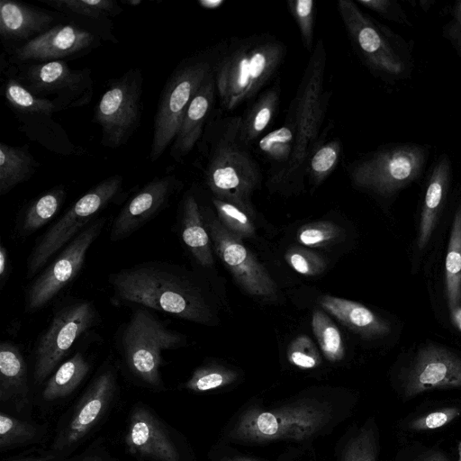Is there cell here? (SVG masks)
<instances>
[{"label": "cell", "mask_w": 461, "mask_h": 461, "mask_svg": "<svg viewBox=\"0 0 461 461\" xmlns=\"http://www.w3.org/2000/svg\"><path fill=\"white\" fill-rule=\"evenodd\" d=\"M107 281L114 307H143L187 321H212V309L201 284L177 264L140 262L110 273Z\"/></svg>", "instance_id": "1"}, {"label": "cell", "mask_w": 461, "mask_h": 461, "mask_svg": "<svg viewBox=\"0 0 461 461\" xmlns=\"http://www.w3.org/2000/svg\"><path fill=\"white\" fill-rule=\"evenodd\" d=\"M341 418L334 401L303 395L268 409L248 405L227 425L223 436L227 441L244 444L307 442L327 433Z\"/></svg>", "instance_id": "2"}, {"label": "cell", "mask_w": 461, "mask_h": 461, "mask_svg": "<svg viewBox=\"0 0 461 461\" xmlns=\"http://www.w3.org/2000/svg\"><path fill=\"white\" fill-rule=\"evenodd\" d=\"M241 116L212 113L197 143L204 182L215 198L251 213V195L261 180L258 162L240 140Z\"/></svg>", "instance_id": "3"}, {"label": "cell", "mask_w": 461, "mask_h": 461, "mask_svg": "<svg viewBox=\"0 0 461 461\" xmlns=\"http://www.w3.org/2000/svg\"><path fill=\"white\" fill-rule=\"evenodd\" d=\"M327 52L321 39L315 43L286 118L295 125V144L289 162L271 170L268 184L275 188L301 187L306 176L309 158L318 146L330 92L324 90Z\"/></svg>", "instance_id": "4"}, {"label": "cell", "mask_w": 461, "mask_h": 461, "mask_svg": "<svg viewBox=\"0 0 461 461\" xmlns=\"http://www.w3.org/2000/svg\"><path fill=\"white\" fill-rule=\"evenodd\" d=\"M285 45L268 34L234 38L215 50L214 77L221 107L232 111L254 97L285 59Z\"/></svg>", "instance_id": "5"}, {"label": "cell", "mask_w": 461, "mask_h": 461, "mask_svg": "<svg viewBox=\"0 0 461 461\" xmlns=\"http://www.w3.org/2000/svg\"><path fill=\"white\" fill-rule=\"evenodd\" d=\"M338 11L356 52L375 77L389 86L411 77L412 41L364 13L357 2L339 0Z\"/></svg>", "instance_id": "6"}, {"label": "cell", "mask_w": 461, "mask_h": 461, "mask_svg": "<svg viewBox=\"0 0 461 461\" xmlns=\"http://www.w3.org/2000/svg\"><path fill=\"white\" fill-rule=\"evenodd\" d=\"M131 309L129 318L119 325L113 335V346L121 362L134 378L149 387L160 388L163 386L162 353L186 345V337L170 329L151 310Z\"/></svg>", "instance_id": "7"}, {"label": "cell", "mask_w": 461, "mask_h": 461, "mask_svg": "<svg viewBox=\"0 0 461 461\" xmlns=\"http://www.w3.org/2000/svg\"><path fill=\"white\" fill-rule=\"evenodd\" d=\"M430 152L428 143H384L349 163L348 174L356 188L389 199L421 179Z\"/></svg>", "instance_id": "8"}, {"label": "cell", "mask_w": 461, "mask_h": 461, "mask_svg": "<svg viewBox=\"0 0 461 461\" xmlns=\"http://www.w3.org/2000/svg\"><path fill=\"white\" fill-rule=\"evenodd\" d=\"M123 176L113 175L92 186L40 235L25 264V278L32 280L73 239L111 203L122 201L128 193L123 190Z\"/></svg>", "instance_id": "9"}, {"label": "cell", "mask_w": 461, "mask_h": 461, "mask_svg": "<svg viewBox=\"0 0 461 461\" xmlns=\"http://www.w3.org/2000/svg\"><path fill=\"white\" fill-rule=\"evenodd\" d=\"M101 314L94 301L68 297L53 308L47 326L33 347V380L47 379L83 338L101 324Z\"/></svg>", "instance_id": "10"}, {"label": "cell", "mask_w": 461, "mask_h": 461, "mask_svg": "<svg viewBox=\"0 0 461 461\" xmlns=\"http://www.w3.org/2000/svg\"><path fill=\"white\" fill-rule=\"evenodd\" d=\"M214 60L215 50L199 52L183 59L167 77L154 119L151 162L157 161L173 142L191 100L213 72Z\"/></svg>", "instance_id": "11"}, {"label": "cell", "mask_w": 461, "mask_h": 461, "mask_svg": "<svg viewBox=\"0 0 461 461\" xmlns=\"http://www.w3.org/2000/svg\"><path fill=\"white\" fill-rule=\"evenodd\" d=\"M7 75L17 79L35 96L50 101L58 112L83 107L93 98L91 69H73L67 61L12 65Z\"/></svg>", "instance_id": "12"}, {"label": "cell", "mask_w": 461, "mask_h": 461, "mask_svg": "<svg viewBox=\"0 0 461 461\" xmlns=\"http://www.w3.org/2000/svg\"><path fill=\"white\" fill-rule=\"evenodd\" d=\"M106 222L105 216L94 220L30 281L24 291L26 313L33 314L48 306L77 278Z\"/></svg>", "instance_id": "13"}, {"label": "cell", "mask_w": 461, "mask_h": 461, "mask_svg": "<svg viewBox=\"0 0 461 461\" xmlns=\"http://www.w3.org/2000/svg\"><path fill=\"white\" fill-rule=\"evenodd\" d=\"M143 82L141 70L134 68L108 83L94 111L104 147L118 149L125 145L139 128Z\"/></svg>", "instance_id": "14"}, {"label": "cell", "mask_w": 461, "mask_h": 461, "mask_svg": "<svg viewBox=\"0 0 461 461\" xmlns=\"http://www.w3.org/2000/svg\"><path fill=\"white\" fill-rule=\"evenodd\" d=\"M3 95L18 121L19 130L28 139L57 154L77 153L65 129L54 120L58 109L50 101L35 96L9 75L3 86Z\"/></svg>", "instance_id": "15"}, {"label": "cell", "mask_w": 461, "mask_h": 461, "mask_svg": "<svg viewBox=\"0 0 461 461\" xmlns=\"http://www.w3.org/2000/svg\"><path fill=\"white\" fill-rule=\"evenodd\" d=\"M200 206L213 249L237 283L251 295L275 297L276 285L267 269L242 243L241 239L223 227L211 208Z\"/></svg>", "instance_id": "16"}, {"label": "cell", "mask_w": 461, "mask_h": 461, "mask_svg": "<svg viewBox=\"0 0 461 461\" xmlns=\"http://www.w3.org/2000/svg\"><path fill=\"white\" fill-rule=\"evenodd\" d=\"M102 41L97 33L67 18L32 41L12 48L9 61L12 65L66 61L94 50Z\"/></svg>", "instance_id": "17"}, {"label": "cell", "mask_w": 461, "mask_h": 461, "mask_svg": "<svg viewBox=\"0 0 461 461\" xmlns=\"http://www.w3.org/2000/svg\"><path fill=\"white\" fill-rule=\"evenodd\" d=\"M183 185L174 174L157 176L146 183L124 203L113 219L110 240H123L144 227L169 206L171 199L180 192Z\"/></svg>", "instance_id": "18"}, {"label": "cell", "mask_w": 461, "mask_h": 461, "mask_svg": "<svg viewBox=\"0 0 461 461\" xmlns=\"http://www.w3.org/2000/svg\"><path fill=\"white\" fill-rule=\"evenodd\" d=\"M448 388H461V358L438 346L421 348L406 372L403 396Z\"/></svg>", "instance_id": "19"}, {"label": "cell", "mask_w": 461, "mask_h": 461, "mask_svg": "<svg viewBox=\"0 0 461 461\" xmlns=\"http://www.w3.org/2000/svg\"><path fill=\"white\" fill-rule=\"evenodd\" d=\"M116 372L106 364L95 377L75 411L54 443L56 450L68 448L81 440L99 421L116 390Z\"/></svg>", "instance_id": "20"}, {"label": "cell", "mask_w": 461, "mask_h": 461, "mask_svg": "<svg viewBox=\"0 0 461 461\" xmlns=\"http://www.w3.org/2000/svg\"><path fill=\"white\" fill-rule=\"evenodd\" d=\"M128 450L153 461H180L178 449L165 426L147 408L132 411L125 436Z\"/></svg>", "instance_id": "21"}, {"label": "cell", "mask_w": 461, "mask_h": 461, "mask_svg": "<svg viewBox=\"0 0 461 461\" xmlns=\"http://www.w3.org/2000/svg\"><path fill=\"white\" fill-rule=\"evenodd\" d=\"M67 17L58 12H50L14 0L0 1V36L4 44L11 47L23 45Z\"/></svg>", "instance_id": "22"}, {"label": "cell", "mask_w": 461, "mask_h": 461, "mask_svg": "<svg viewBox=\"0 0 461 461\" xmlns=\"http://www.w3.org/2000/svg\"><path fill=\"white\" fill-rule=\"evenodd\" d=\"M453 180V163L448 153L442 152L426 171L420 206L417 246L424 249L435 229L447 202Z\"/></svg>", "instance_id": "23"}, {"label": "cell", "mask_w": 461, "mask_h": 461, "mask_svg": "<svg viewBox=\"0 0 461 461\" xmlns=\"http://www.w3.org/2000/svg\"><path fill=\"white\" fill-rule=\"evenodd\" d=\"M216 95L215 77L212 72L191 100L171 143L169 155L175 161L182 162L201 140L212 113Z\"/></svg>", "instance_id": "24"}, {"label": "cell", "mask_w": 461, "mask_h": 461, "mask_svg": "<svg viewBox=\"0 0 461 461\" xmlns=\"http://www.w3.org/2000/svg\"><path fill=\"white\" fill-rule=\"evenodd\" d=\"M176 233L190 257L204 268L212 267V245L205 227L201 206L192 192H186L177 208Z\"/></svg>", "instance_id": "25"}, {"label": "cell", "mask_w": 461, "mask_h": 461, "mask_svg": "<svg viewBox=\"0 0 461 461\" xmlns=\"http://www.w3.org/2000/svg\"><path fill=\"white\" fill-rule=\"evenodd\" d=\"M68 20L97 33L103 41L117 43L112 18L122 12L114 0H41Z\"/></svg>", "instance_id": "26"}, {"label": "cell", "mask_w": 461, "mask_h": 461, "mask_svg": "<svg viewBox=\"0 0 461 461\" xmlns=\"http://www.w3.org/2000/svg\"><path fill=\"white\" fill-rule=\"evenodd\" d=\"M27 364L21 347L11 341L0 343V401L13 402L18 410L29 401Z\"/></svg>", "instance_id": "27"}, {"label": "cell", "mask_w": 461, "mask_h": 461, "mask_svg": "<svg viewBox=\"0 0 461 461\" xmlns=\"http://www.w3.org/2000/svg\"><path fill=\"white\" fill-rule=\"evenodd\" d=\"M67 195V187L58 185L23 204L14 220V238L23 240L52 221L63 206Z\"/></svg>", "instance_id": "28"}, {"label": "cell", "mask_w": 461, "mask_h": 461, "mask_svg": "<svg viewBox=\"0 0 461 461\" xmlns=\"http://www.w3.org/2000/svg\"><path fill=\"white\" fill-rule=\"evenodd\" d=\"M319 302L327 312L365 338L383 337L391 330L388 321L361 303L331 295H324Z\"/></svg>", "instance_id": "29"}, {"label": "cell", "mask_w": 461, "mask_h": 461, "mask_svg": "<svg viewBox=\"0 0 461 461\" xmlns=\"http://www.w3.org/2000/svg\"><path fill=\"white\" fill-rule=\"evenodd\" d=\"M39 161L28 144L12 146L0 143V195L10 193L17 185L29 181L37 172Z\"/></svg>", "instance_id": "30"}, {"label": "cell", "mask_w": 461, "mask_h": 461, "mask_svg": "<svg viewBox=\"0 0 461 461\" xmlns=\"http://www.w3.org/2000/svg\"><path fill=\"white\" fill-rule=\"evenodd\" d=\"M280 95V84L276 83L241 115L239 137L245 146L252 144L270 125L278 110Z\"/></svg>", "instance_id": "31"}, {"label": "cell", "mask_w": 461, "mask_h": 461, "mask_svg": "<svg viewBox=\"0 0 461 461\" xmlns=\"http://www.w3.org/2000/svg\"><path fill=\"white\" fill-rule=\"evenodd\" d=\"M90 368L87 355L77 350L51 374L43 389L42 398L54 401L68 396L82 383Z\"/></svg>", "instance_id": "32"}, {"label": "cell", "mask_w": 461, "mask_h": 461, "mask_svg": "<svg viewBox=\"0 0 461 461\" xmlns=\"http://www.w3.org/2000/svg\"><path fill=\"white\" fill-rule=\"evenodd\" d=\"M445 290L450 312L461 303V203L455 211L445 260Z\"/></svg>", "instance_id": "33"}, {"label": "cell", "mask_w": 461, "mask_h": 461, "mask_svg": "<svg viewBox=\"0 0 461 461\" xmlns=\"http://www.w3.org/2000/svg\"><path fill=\"white\" fill-rule=\"evenodd\" d=\"M378 449L377 428L369 419L345 438L337 461H377Z\"/></svg>", "instance_id": "34"}, {"label": "cell", "mask_w": 461, "mask_h": 461, "mask_svg": "<svg viewBox=\"0 0 461 461\" xmlns=\"http://www.w3.org/2000/svg\"><path fill=\"white\" fill-rule=\"evenodd\" d=\"M295 125L285 117V123L258 141L261 154L271 162L272 170L285 167L292 158L295 144Z\"/></svg>", "instance_id": "35"}, {"label": "cell", "mask_w": 461, "mask_h": 461, "mask_svg": "<svg viewBox=\"0 0 461 461\" xmlns=\"http://www.w3.org/2000/svg\"><path fill=\"white\" fill-rule=\"evenodd\" d=\"M312 327L322 354L330 362H338L345 356L344 342L338 327L322 311L312 313Z\"/></svg>", "instance_id": "36"}, {"label": "cell", "mask_w": 461, "mask_h": 461, "mask_svg": "<svg viewBox=\"0 0 461 461\" xmlns=\"http://www.w3.org/2000/svg\"><path fill=\"white\" fill-rule=\"evenodd\" d=\"M341 149L339 140L319 142L306 167V176L313 185H321L334 171L339 163Z\"/></svg>", "instance_id": "37"}, {"label": "cell", "mask_w": 461, "mask_h": 461, "mask_svg": "<svg viewBox=\"0 0 461 461\" xmlns=\"http://www.w3.org/2000/svg\"><path fill=\"white\" fill-rule=\"evenodd\" d=\"M238 378L236 371L222 366L209 364L197 367L183 384L186 390L203 393L233 384Z\"/></svg>", "instance_id": "38"}, {"label": "cell", "mask_w": 461, "mask_h": 461, "mask_svg": "<svg viewBox=\"0 0 461 461\" xmlns=\"http://www.w3.org/2000/svg\"><path fill=\"white\" fill-rule=\"evenodd\" d=\"M212 204L220 222L230 233L240 239L254 235L255 227L249 213L231 203L215 197L212 198Z\"/></svg>", "instance_id": "39"}, {"label": "cell", "mask_w": 461, "mask_h": 461, "mask_svg": "<svg viewBox=\"0 0 461 461\" xmlns=\"http://www.w3.org/2000/svg\"><path fill=\"white\" fill-rule=\"evenodd\" d=\"M342 229L329 221L311 222L302 226L297 231V240L300 244L316 248L328 245L342 236Z\"/></svg>", "instance_id": "40"}, {"label": "cell", "mask_w": 461, "mask_h": 461, "mask_svg": "<svg viewBox=\"0 0 461 461\" xmlns=\"http://www.w3.org/2000/svg\"><path fill=\"white\" fill-rule=\"evenodd\" d=\"M37 434L36 428L5 412L0 414V447L5 449L13 446L29 443Z\"/></svg>", "instance_id": "41"}, {"label": "cell", "mask_w": 461, "mask_h": 461, "mask_svg": "<svg viewBox=\"0 0 461 461\" xmlns=\"http://www.w3.org/2000/svg\"><path fill=\"white\" fill-rule=\"evenodd\" d=\"M287 6L291 15L297 23L304 48L309 52L312 51L315 2L313 0H289Z\"/></svg>", "instance_id": "42"}, {"label": "cell", "mask_w": 461, "mask_h": 461, "mask_svg": "<svg viewBox=\"0 0 461 461\" xmlns=\"http://www.w3.org/2000/svg\"><path fill=\"white\" fill-rule=\"evenodd\" d=\"M287 359L293 366L300 369H312L320 366V353L312 341L304 335L294 339L287 348Z\"/></svg>", "instance_id": "43"}, {"label": "cell", "mask_w": 461, "mask_h": 461, "mask_svg": "<svg viewBox=\"0 0 461 461\" xmlns=\"http://www.w3.org/2000/svg\"><path fill=\"white\" fill-rule=\"evenodd\" d=\"M460 413L461 409L456 406L442 407L413 418L408 422L407 427L416 432L433 430L447 425Z\"/></svg>", "instance_id": "44"}, {"label": "cell", "mask_w": 461, "mask_h": 461, "mask_svg": "<svg viewBox=\"0 0 461 461\" xmlns=\"http://www.w3.org/2000/svg\"><path fill=\"white\" fill-rule=\"evenodd\" d=\"M357 3L384 20L413 27L407 13L398 0H357Z\"/></svg>", "instance_id": "45"}, {"label": "cell", "mask_w": 461, "mask_h": 461, "mask_svg": "<svg viewBox=\"0 0 461 461\" xmlns=\"http://www.w3.org/2000/svg\"><path fill=\"white\" fill-rule=\"evenodd\" d=\"M288 265L296 272L305 276H316L325 268L323 259L307 249L292 248L285 254Z\"/></svg>", "instance_id": "46"}, {"label": "cell", "mask_w": 461, "mask_h": 461, "mask_svg": "<svg viewBox=\"0 0 461 461\" xmlns=\"http://www.w3.org/2000/svg\"><path fill=\"white\" fill-rule=\"evenodd\" d=\"M449 20L442 27V37L449 42L456 56L461 59V0L449 9Z\"/></svg>", "instance_id": "47"}, {"label": "cell", "mask_w": 461, "mask_h": 461, "mask_svg": "<svg viewBox=\"0 0 461 461\" xmlns=\"http://www.w3.org/2000/svg\"><path fill=\"white\" fill-rule=\"evenodd\" d=\"M12 262L9 250L1 240L0 244V291L4 289L12 274Z\"/></svg>", "instance_id": "48"}, {"label": "cell", "mask_w": 461, "mask_h": 461, "mask_svg": "<svg viewBox=\"0 0 461 461\" xmlns=\"http://www.w3.org/2000/svg\"><path fill=\"white\" fill-rule=\"evenodd\" d=\"M416 461H450L447 456L440 450H430L424 453Z\"/></svg>", "instance_id": "49"}, {"label": "cell", "mask_w": 461, "mask_h": 461, "mask_svg": "<svg viewBox=\"0 0 461 461\" xmlns=\"http://www.w3.org/2000/svg\"><path fill=\"white\" fill-rule=\"evenodd\" d=\"M198 4L203 9L212 10L221 7L223 4V0H199Z\"/></svg>", "instance_id": "50"}, {"label": "cell", "mask_w": 461, "mask_h": 461, "mask_svg": "<svg viewBox=\"0 0 461 461\" xmlns=\"http://www.w3.org/2000/svg\"><path fill=\"white\" fill-rule=\"evenodd\" d=\"M220 461H261V460L253 458L250 456H246L233 455V456H224Z\"/></svg>", "instance_id": "51"}, {"label": "cell", "mask_w": 461, "mask_h": 461, "mask_svg": "<svg viewBox=\"0 0 461 461\" xmlns=\"http://www.w3.org/2000/svg\"><path fill=\"white\" fill-rule=\"evenodd\" d=\"M453 322L461 330V307L451 312Z\"/></svg>", "instance_id": "52"}, {"label": "cell", "mask_w": 461, "mask_h": 461, "mask_svg": "<svg viewBox=\"0 0 461 461\" xmlns=\"http://www.w3.org/2000/svg\"><path fill=\"white\" fill-rule=\"evenodd\" d=\"M417 2L423 12H428L435 4L434 0H418Z\"/></svg>", "instance_id": "53"}, {"label": "cell", "mask_w": 461, "mask_h": 461, "mask_svg": "<svg viewBox=\"0 0 461 461\" xmlns=\"http://www.w3.org/2000/svg\"><path fill=\"white\" fill-rule=\"evenodd\" d=\"M50 458V456H47V457H44V456H39V457L32 456V457H23V458H20V459H14V460H9V461H47Z\"/></svg>", "instance_id": "54"}, {"label": "cell", "mask_w": 461, "mask_h": 461, "mask_svg": "<svg viewBox=\"0 0 461 461\" xmlns=\"http://www.w3.org/2000/svg\"><path fill=\"white\" fill-rule=\"evenodd\" d=\"M82 461H102V459L96 456H89L84 458Z\"/></svg>", "instance_id": "55"}, {"label": "cell", "mask_w": 461, "mask_h": 461, "mask_svg": "<svg viewBox=\"0 0 461 461\" xmlns=\"http://www.w3.org/2000/svg\"><path fill=\"white\" fill-rule=\"evenodd\" d=\"M124 4H127V5H139L141 3V1L140 0H129V1H122Z\"/></svg>", "instance_id": "56"}, {"label": "cell", "mask_w": 461, "mask_h": 461, "mask_svg": "<svg viewBox=\"0 0 461 461\" xmlns=\"http://www.w3.org/2000/svg\"><path fill=\"white\" fill-rule=\"evenodd\" d=\"M457 453H458L457 461H461V441L458 443V446H457Z\"/></svg>", "instance_id": "57"}]
</instances>
